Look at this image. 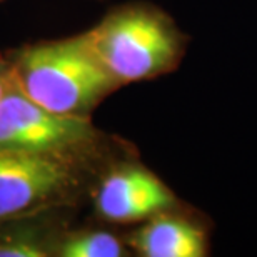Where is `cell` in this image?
<instances>
[{"instance_id": "6da1fadb", "label": "cell", "mask_w": 257, "mask_h": 257, "mask_svg": "<svg viewBox=\"0 0 257 257\" xmlns=\"http://www.w3.org/2000/svg\"><path fill=\"white\" fill-rule=\"evenodd\" d=\"M9 59L19 89L57 114L89 117L107 95L122 87L97 57L85 32L24 45L10 52Z\"/></svg>"}, {"instance_id": "7a4b0ae2", "label": "cell", "mask_w": 257, "mask_h": 257, "mask_svg": "<svg viewBox=\"0 0 257 257\" xmlns=\"http://www.w3.org/2000/svg\"><path fill=\"white\" fill-rule=\"evenodd\" d=\"M100 62L120 85L169 74L182 55V37L161 10L131 4L85 32Z\"/></svg>"}, {"instance_id": "3957f363", "label": "cell", "mask_w": 257, "mask_h": 257, "mask_svg": "<svg viewBox=\"0 0 257 257\" xmlns=\"http://www.w3.org/2000/svg\"><path fill=\"white\" fill-rule=\"evenodd\" d=\"M89 117L64 115L30 100L14 80L0 102V151L82 162L99 144Z\"/></svg>"}, {"instance_id": "277c9868", "label": "cell", "mask_w": 257, "mask_h": 257, "mask_svg": "<svg viewBox=\"0 0 257 257\" xmlns=\"http://www.w3.org/2000/svg\"><path fill=\"white\" fill-rule=\"evenodd\" d=\"M80 162L0 151V224L67 204L80 184Z\"/></svg>"}, {"instance_id": "5b68a950", "label": "cell", "mask_w": 257, "mask_h": 257, "mask_svg": "<svg viewBox=\"0 0 257 257\" xmlns=\"http://www.w3.org/2000/svg\"><path fill=\"white\" fill-rule=\"evenodd\" d=\"M174 204V194L161 179L131 164L112 169L95 192L97 214L115 224L149 220L172 209Z\"/></svg>"}, {"instance_id": "8992f818", "label": "cell", "mask_w": 257, "mask_h": 257, "mask_svg": "<svg viewBox=\"0 0 257 257\" xmlns=\"http://www.w3.org/2000/svg\"><path fill=\"white\" fill-rule=\"evenodd\" d=\"M128 244L144 257H202L205 235L187 220L159 214L137 229Z\"/></svg>"}, {"instance_id": "52a82bcc", "label": "cell", "mask_w": 257, "mask_h": 257, "mask_svg": "<svg viewBox=\"0 0 257 257\" xmlns=\"http://www.w3.org/2000/svg\"><path fill=\"white\" fill-rule=\"evenodd\" d=\"M47 212L24 215L0 224V257L54 255L59 235L49 229Z\"/></svg>"}, {"instance_id": "ba28073f", "label": "cell", "mask_w": 257, "mask_h": 257, "mask_svg": "<svg viewBox=\"0 0 257 257\" xmlns=\"http://www.w3.org/2000/svg\"><path fill=\"white\" fill-rule=\"evenodd\" d=\"M125 247L119 237L105 230H74L59 235L54 255L57 257H122Z\"/></svg>"}, {"instance_id": "9c48e42d", "label": "cell", "mask_w": 257, "mask_h": 257, "mask_svg": "<svg viewBox=\"0 0 257 257\" xmlns=\"http://www.w3.org/2000/svg\"><path fill=\"white\" fill-rule=\"evenodd\" d=\"M10 80H12V64H10L9 55L0 54V102L9 89Z\"/></svg>"}, {"instance_id": "30bf717a", "label": "cell", "mask_w": 257, "mask_h": 257, "mask_svg": "<svg viewBox=\"0 0 257 257\" xmlns=\"http://www.w3.org/2000/svg\"><path fill=\"white\" fill-rule=\"evenodd\" d=\"M0 2H2V0H0Z\"/></svg>"}]
</instances>
